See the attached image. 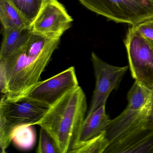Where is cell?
Here are the masks:
<instances>
[{"mask_svg": "<svg viewBox=\"0 0 153 153\" xmlns=\"http://www.w3.org/2000/svg\"><path fill=\"white\" fill-rule=\"evenodd\" d=\"M32 25L40 12L44 0H10Z\"/></svg>", "mask_w": 153, "mask_h": 153, "instance_id": "cell-16", "label": "cell"}, {"mask_svg": "<svg viewBox=\"0 0 153 153\" xmlns=\"http://www.w3.org/2000/svg\"><path fill=\"white\" fill-rule=\"evenodd\" d=\"M50 107L25 97L10 100L3 94L0 102L1 153H5L9 146L13 131L16 127L36 125Z\"/></svg>", "mask_w": 153, "mask_h": 153, "instance_id": "cell-4", "label": "cell"}, {"mask_svg": "<svg viewBox=\"0 0 153 153\" xmlns=\"http://www.w3.org/2000/svg\"><path fill=\"white\" fill-rule=\"evenodd\" d=\"M79 86L75 68L71 67L46 80L39 81L22 97L51 107L66 93Z\"/></svg>", "mask_w": 153, "mask_h": 153, "instance_id": "cell-7", "label": "cell"}, {"mask_svg": "<svg viewBox=\"0 0 153 153\" xmlns=\"http://www.w3.org/2000/svg\"><path fill=\"white\" fill-rule=\"evenodd\" d=\"M133 27L146 38L153 41V19Z\"/></svg>", "mask_w": 153, "mask_h": 153, "instance_id": "cell-18", "label": "cell"}, {"mask_svg": "<svg viewBox=\"0 0 153 153\" xmlns=\"http://www.w3.org/2000/svg\"><path fill=\"white\" fill-rule=\"evenodd\" d=\"M110 144L105 130L86 141L78 143L70 153H104Z\"/></svg>", "mask_w": 153, "mask_h": 153, "instance_id": "cell-14", "label": "cell"}, {"mask_svg": "<svg viewBox=\"0 0 153 153\" xmlns=\"http://www.w3.org/2000/svg\"><path fill=\"white\" fill-rule=\"evenodd\" d=\"M0 19L3 29L31 27V24L10 0H0Z\"/></svg>", "mask_w": 153, "mask_h": 153, "instance_id": "cell-13", "label": "cell"}, {"mask_svg": "<svg viewBox=\"0 0 153 153\" xmlns=\"http://www.w3.org/2000/svg\"><path fill=\"white\" fill-rule=\"evenodd\" d=\"M126 109L111 120L106 129L110 142L144 125H153V90L135 81L128 94Z\"/></svg>", "mask_w": 153, "mask_h": 153, "instance_id": "cell-3", "label": "cell"}, {"mask_svg": "<svg viewBox=\"0 0 153 153\" xmlns=\"http://www.w3.org/2000/svg\"><path fill=\"white\" fill-rule=\"evenodd\" d=\"M61 38L32 32L26 44L14 53L0 58V70L5 73L7 94L10 100L22 97L40 81Z\"/></svg>", "mask_w": 153, "mask_h": 153, "instance_id": "cell-1", "label": "cell"}, {"mask_svg": "<svg viewBox=\"0 0 153 153\" xmlns=\"http://www.w3.org/2000/svg\"><path fill=\"white\" fill-rule=\"evenodd\" d=\"M149 41V42L150 43V44H151V45H152V46H153V41H151V40H149V39H148Z\"/></svg>", "mask_w": 153, "mask_h": 153, "instance_id": "cell-19", "label": "cell"}, {"mask_svg": "<svg viewBox=\"0 0 153 153\" xmlns=\"http://www.w3.org/2000/svg\"><path fill=\"white\" fill-rule=\"evenodd\" d=\"M32 33L31 27L3 29L0 58L10 55L24 47Z\"/></svg>", "mask_w": 153, "mask_h": 153, "instance_id": "cell-12", "label": "cell"}, {"mask_svg": "<svg viewBox=\"0 0 153 153\" xmlns=\"http://www.w3.org/2000/svg\"><path fill=\"white\" fill-rule=\"evenodd\" d=\"M44 1H45V0H44Z\"/></svg>", "mask_w": 153, "mask_h": 153, "instance_id": "cell-20", "label": "cell"}, {"mask_svg": "<svg viewBox=\"0 0 153 153\" xmlns=\"http://www.w3.org/2000/svg\"><path fill=\"white\" fill-rule=\"evenodd\" d=\"M73 19L58 0H45L31 25L32 32L52 37H61L71 27Z\"/></svg>", "mask_w": 153, "mask_h": 153, "instance_id": "cell-9", "label": "cell"}, {"mask_svg": "<svg viewBox=\"0 0 153 153\" xmlns=\"http://www.w3.org/2000/svg\"><path fill=\"white\" fill-rule=\"evenodd\" d=\"M87 109L85 94L79 86L51 105L36 125L52 137L59 153H70L78 142Z\"/></svg>", "mask_w": 153, "mask_h": 153, "instance_id": "cell-2", "label": "cell"}, {"mask_svg": "<svg viewBox=\"0 0 153 153\" xmlns=\"http://www.w3.org/2000/svg\"><path fill=\"white\" fill-rule=\"evenodd\" d=\"M36 152L38 153H59L52 137L42 127L40 129L39 143Z\"/></svg>", "mask_w": 153, "mask_h": 153, "instance_id": "cell-17", "label": "cell"}, {"mask_svg": "<svg viewBox=\"0 0 153 153\" xmlns=\"http://www.w3.org/2000/svg\"><path fill=\"white\" fill-rule=\"evenodd\" d=\"M111 122V120L105 112V105L98 107L85 118L78 143L86 141L101 134L106 130Z\"/></svg>", "mask_w": 153, "mask_h": 153, "instance_id": "cell-11", "label": "cell"}, {"mask_svg": "<svg viewBox=\"0 0 153 153\" xmlns=\"http://www.w3.org/2000/svg\"><path fill=\"white\" fill-rule=\"evenodd\" d=\"M124 44L132 78L141 85L153 90V46L133 26L129 28Z\"/></svg>", "mask_w": 153, "mask_h": 153, "instance_id": "cell-6", "label": "cell"}, {"mask_svg": "<svg viewBox=\"0 0 153 153\" xmlns=\"http://www.w3.org/2000/svg\"><path fill=\"white\" fill-rule=\"evenodd\" d=\"M92 12L116 23L136 26L153 19V0H79Z\"/></svg>", "mask_w": 153, "mask_h": 153, "instance_id": "cell-5", "label": "cell"}, {"mask_svg": "<svg viewBox=\"0 0 153 153\" xmlns=\"http://www.w3.org/2000/svg\"><path fill=\"white\" fill-rule=\"evenodd\" d=\"M91 60L96 78L95 87L93 93L91 107L87 114L98 107L105 105L112 91L117 89L129 68L120 67L105 62L94 52L91 53Z\"/></svg>", "mask_w": 153, "mask_h": 153, "instance_id": "cell-8", "label": "cell"}, {"mask_svg": "<svg viewBox=\"0 0 153 153\" xmlns=\"http://www.w3.org/2000/svg\"><path fill=\"white\" fill-rule=\"evenodd\" d=\"M104 153H153V125H144L117 138Z\"/></svg>", "mask_w": 153, "mask_h": 153, "instance_id": "cell-10", "label": "cell"}, {"mask_svg": "<svg viewBox=\"0 0 153 153\" xmlns=\"http://www.w3.org/2000/svg\"><path fill=\"white\" fill-rule=\"evenodd\" d=\"M33 125H21L13 131L12 141L17 146L22 149H30L34 145L36 133Z\"/></svg>", "mask_w": 153, "mask_h": 153, "instance_id": "cell-15", "label": "cell"}]
</instances>
